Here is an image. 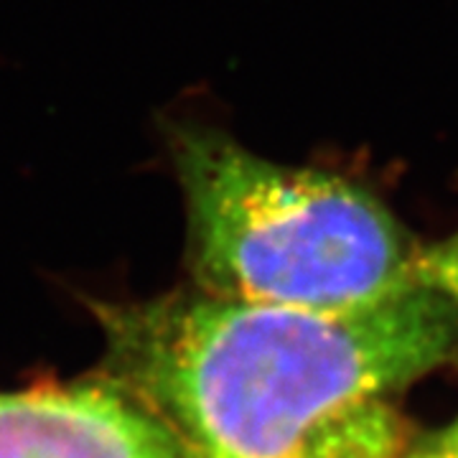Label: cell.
Masks as SVG:
<instances>
[{
  "mask_svg": "<svg viewBox=\"0 0 458 458\" xmlns=\"http://www.w3.org/2000/svg\"><path fill=\"white\" fill-rule=\"evenodd\" d=\"M418 276L423 285L443 293L458 309V227L438 242L420 245Z\"/></svg>",
  "mask_w": 458,
  "mask_h": 458,
  "instance_id": "277c9868",
  "label": "cell"
},
{
  "mask_svg": "<svg viewBox=\"0 0 458 458\" xmlns=\"http://www.w3.org/2000/svg\"><path fill=\"white\" fill-rule=\"evenodd\" d=\"M403 458H456V456H454V454H451V448L443 443L441 433H436V436H428V438H415Z\"/></svg>",
  "mask_w": 458,
  "mask_h": 458,
  "instance_id": "5b68a950",
  "label": "cell"
},
{
  "mask_svg": "<svg viewBox=\"0 0 458 458\" xmlns=\"http://www.w3.org/2000/svg\"><path fill=\"white\" fill-rule=\"evenodd\" d=\"M438 433H441L443 443H445V445L451 448V454L458 458V415H456V420H454L451 426L443 428V430H438Z\"/></svg>",
  "mask_w": 458,
  "mask_h": 458,
  "instance_id": "8992f818",
  "label": "cell"
},
{
  "mask_svg": "<svg viewBox=\"0 0 458 458\" xmlns=\"http://www.w3.org/2000/svg\"><path fill=\"white\" fill-rule=\"evenodd\" d=\"M194 288L306 311L367 309L423 285L420 242L357 181L267 161L201 123L168 131Z\"/></svg>",
  "mask_w": 458,
  "mask_h": 458,
  "instance_id": "7a4b0ae2",
  "label": "cell"
},
{
  "mask_svg": "<svg viewBox=\"0 0 458 458\" xmlns=\"http://www.w3.org/2000/svg\"><path fill=\"white\" fill-rule=\"evenodd\" d=\"M92 311L105 377L194 458H403L415 438L390 397L458 344V309L428 285L352 311L194 285Z\"/></svg>",
  "mask_w": 458,
  "mask_h": 458,
  "instance_id": "6da1fadb",
  "label": "cell"
},
{
  "mask_svg": "<svg viewBox=\"0 0 458 458\" xmlns=\"http://www.w3.org/2000/svg\"><path fill=\"white\" fill-rule=\"evenodd\" d=\"M0 458H194L110 377L0 393Z\"/></svg>",
  "mask_w": 458,
  "mask_h": 458,
  "instance_id": "3957f363",
  "label": "cell"
}]
</instances>
